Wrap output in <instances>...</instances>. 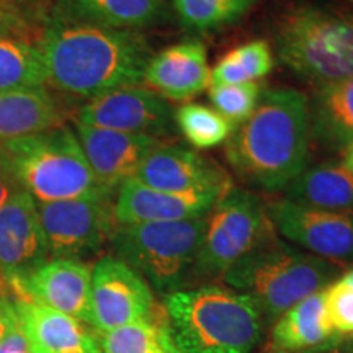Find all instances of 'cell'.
I'll return each instance as SVG.
<instances>
[{"label": "cell", "instance_id": "6da1fadb", "mask_svg": "<svg viewBox=\"0 0 353 353\" xmlns=\"http://www.w3.org/2000/svg\"><path fill=\"white\" fill-rule=\"evenodd\" d=\"M48 83L94 99L143 82L152 51L139 33L88 23L68 15L50 19L38 41Z\"/></svg>", "mask_w": 353, "mask_h": 353}, {"label": "cell", "instance_id": "7a4b0ae2", "mask_svg": "<svg viewBox=\"0 0 353 353\" xmlns=\"http://www.w3.org/2000/svg\"><path fill=\"white\" fill-rule=\"evenodd\" d=\"M311 139L307 97L291 88L265 90L226 141V157L242 182L278 192L307 167Z\"/></svg>", "mask_w": 353, "mask_h": 353}, {"label": "cell", "instance_id": "3957f363", "mask_svg": "<svg viewBox=\"0 0 353 353\" xmlns=\"http://www.w3.org/2000/svg\"><path fill=\"white\" fill-rule=\"evenodd\" d=\"M164 309L180 353H252L262 337L259 307L232 288L176 290L164 296Z\"/></svg>", "mask_w": 353, "mask_h": 353}, {"label": "cell", "instance_id": "277c9868", "mask_svg": "<svg viewBox=\"0 0 353 353\" xmlns=\"http://www.w3.org/2000/svg\"><path fill=\"white\" fill-rule=\"evenodd\" d=\"M0 167L37 203L113 195L92 170L76 131L63 125L0 144Z\"/></svg>", "mask_w": 353, "mask_h": 353}, {"label": "cell", "instance_id": "5b68a950", "mask_svg": "<svg viewBox=\"0 0 353 353\" xmlns=\"http://www.w3.org/2000/svg\"><path fill=\"white\" fill-rule=\"evenodd\" d=\"M339 272V265L286 244L270 228L223 278L252 299L260 314L278 319L301 299L327 288Z\"/></svg>", "mask_w": 353, "mask_h": 353}, {"label": "cell", "instance_id": "8992f818", "mask_svg": "<svg viewBox=\"0 0 353 353\" xmlns=\"http://www.w3.org/2000/svg\"><path fill=\"white\" fill-rule=\"evenodd\" d=\"M281 64L317 87L353 77V19L317 6L293 7L275 34Z\"/></svg>", "mask_w": 353, "mask_h": 353}, {"label": "cell", "instance_id": "52a82bcc", "mask_svg": "<svg viewBox=\"0 0 353 353\" xmlns=\"http://www.w3.org/2000/svg\"><path fill=\"white\" fill-rule=\"evenodd\" d=\"M206 216L165 223L117 224L110 237L117 259L130 265L159 293L183 290L195 265Z\"/></svg>", "mask_w": 353, "mask_h": 353}, {"label": "cell", "instance_id": "ba28073f", "mask_svg": "<svg viewBox=\"0 0 353 353\" xmlns=\"http://www.w3.org/2000/svg\"><path fill=\"white\" fill-rule=\"evenodd\" d=\"M272 228L267 208L255 193L231 187L206 214V226L192 273L224 276Z\"/></svg>", "mask_w": 353, "mask_h": 353}, {"label": "cell", "instance_id": "9c48e42d", "mask_svg": "<svg viewBox=\"0 0 353 353\" xmlns=\"http://www.w3.org/2000/svg\"><path fill=\"white\" fill-rule=\"evenodd\" d=\"M51 259L82 260L99 252L114 231L112 198L37 203Z\"/></svg>", "mask_w": 353, "mask_h": 353}, {"label": "cell", "instance_id": "30bf717a", "mask_svg": "<svg viewBox=\"0 0 353 353\" xmlns=\"http://www.w3.org/2000/svg\"><path fill=\"white\" fill-rule=\"evenodd\" d=\"M267 216L275 232L299 249L329 262L353 260V214L312 208L281 198L270 203Z\"/></svg>", "mask_w": 353, "mask_h": 353}, {"label": "cell", "instance_id": "8fae6325", "mask_svg": "<svg viewBox=\"0 0 353 353\" xmlns=\"http://www.w3.org/2000/svg\"><path fill=\"white\" fill-rule=\"evenodd\" d=\"M92 327L110 330L151 319L154 294L148 281L117 257H103L92 268Z\"/></svg>", "mask_w": 353, "mask_h": 353}, {"label": "cell", "instance_id": "7c38bea8", "mask_svg": "<svg viewBox=\"0 0 353 353\" xmlns=\"http://www.w3.org/2000/svg\"><path fill=\"white\" fill-rule=\"evenodd\" d=\"M174 117L169 100L152 88L128 85L88 100L79 110L77 123L157 138L174 130Z\"/></svg>", "mask_w": 353, "mask_h": 353}, {"label": "cell", "instance_id": "4fadbf2b", "mask_svg": "<svg viewBox=\"0 0 353 353\" xmlns=\"http://www.w3.org/2000/svg\"><path fill=\"white\" fill-rule=\"evenodd\" d=\"M48 259L37 201L19 188L0 208V280L17 290Z\"/></svg>", "mask_w": 353, "mask_h": 353}, {"label": "cell", "instance_id": "5bb4252c", "mask_svg": "<svg viewBox=\"0 0 353 353\" xmlns=\"http://www.w3.org/2000/svg\"><path fill=\"white\" fill-rule=\"evenodd\" d=\"M148 187L169 193H226L232 187L226 170L179 144H157L134 176Z\"/></svg>", "mask_w": 353, "mask_h": 353}, {"label": "cell", "instance_id": "9a60e30c", "mask_svg": "<svg viewBox=\"0 0 353 353\" xmlns=\"http://www.w3.org/2000/svg\"><path fill=\"white\" fill-rule=\"evenodd\" d=\"M15 291L19 298H28L92 324V268L82 260H48Z\"/></svg>", "mask_w": 353, "mask_h": 353}, {"label": "cell", "instance_id": "2e32d148", "mask_svg": "<svg viewBox=\"0 0 353 353\" xmlns=\"http://www.w3.org/2000/svg\"><path fill=\"white\" fill-rule=\"evenodd\" d=\"M76 134L97 179L112 192L134 179L145 156L159 144L152 136L103 130L77 121Z\"/></svg>", "mask_w": 353, "mask_h": 353}, {"label": "cell", "instance_id": "e0dca14e", "mask_svg": "<svg viewBox=\"0 0 353 353\" xmlns=\"http://www.w3.org/2000/svg\"><path fill=\"white\" fill-rule=\"evenodd\" d=\"M13 306L32 353H101L100 337L85 322L28 298Z\"/></svg>", "mask_w": 353, "mask_h": 353}, {"label": "cell", "instance_id": "ac0fdd59", "mask_svg": "<svg viewBox=\"0 0 353 353\" xmlns=\"http://www.w3.org/2000/svg\"><path fill=\"white\" fill-rule=\"evenodd\" d=\"M219 196V193L161 192L130 179L118 188L113 214L117 224L195 219L208 214Z\"/></svg>", "mask_w": 353, "mask_h": 353}, {"label": "cell", "instance_id": "d6986e66", "mask_svg": "<svg viewBox=\"0 0 353 353\" xmlns=\"http://www.w3.org/2000/svg\"><path fill=\"white\" fill-rule=\"evenodd\" d=\"M143 81L165 100L185 101L211 87L206 48L200 39H185L152 54Z\"/></svg>", "mask_w": 353, "mask_h": 353}, {"label": "cell", "instance_id": "ffe728a7", "mask_svg": "<svg viewBox=\"0 0 353 353\" xmlns=\"http://www.w3.org/2000/svg\"><path fill=\"white\" fill-rule=\"evenodd\" d=\"M63 110L46 87L0 90V144L61 126Z\"/></svg>", "mask_w": 353, "mask_h": 353}, {"label": "cell", "instance_id": "44dd1931", "mask_svg": "<svg viewBox=\"0 0 353 353\" xmlns=\"http://www.w3.org/2000/svg\"><path fill=\"white\" fill-rule=\"evenodd\" d=\"M285 195L312 208L353 214V174L335 161L306 167L286 185Z\"/></svg>", "mask_w": 353, "mask_h": 353}, {"label": "cell", "instance_id": "7402d4cb", "mask_svg": "<svg viewBox=\"0 0 353 353\" xmlns=\"http://www.w3.org/2000/svg\"><path fill=\"white\" fill-rule=\"evenodd\" d=\"M309 114L312 139L342 151L353 144V77L317 87Z\"/></svg>", "mask_w": 353, "mask_h": 353}, {"label": "cell", "instance_id": "603a6c76", "mask_svg": "<svg viewBox=\"0 0 353 353\" xmlns=\"http://www.w3.org/2000/svg\"><path fill=\"white\" fill-rule=\"evenodd\" d=\"M332 337L322 290L301 299L278 317L272 330V347L280 353L304 352L322 345Z\"/></svg>", "mask_w": 353, "mask_h": 353}, {"label": "cell", "instance_id": "cb8c5ba5", "mask_svg": "<svg viewBox=\"0 0 353 353\" xmlns=\"http://www.w3.org/2000/svg\"><path fill=\"white\" fill-rule=\"evenodd\" d=\"M64 15L114 30H131L157 25L164 20V0H65Z\"/></svg>", "mask_w": 353, "mask_h": 353}, {"label": "cell", "instance_id": "d4e9b609", "mask_svg": "<svg viewBox=\"0 0 353 353\" xmlns=\"http://www.w3.org/2000/svg\"><path fill=\"white\" fill-rule=\"evenodd\" d=\"M46 83V68L38 43L0 33V90L43 87Z\"/></svg>", "mask_w": 353, "mask_h": 353}, {"label": "cell", "instance_id": "484cf974", "mask_svg": "<svg viewBox=\"0 0 353 353\" xmlns=\"http://www.w3.org/2000/svg\"><path fill=\"white\" fill-rule=\"evenodd\" d=\"M273 52L263 39L244 43L234 48L211 69V85H232V83L257 82L272 72Z\"/></svg>", "mask_w": 353, "mask_h": 353}, {"label": "cell", "instance_id": "4316f807", "mask_svg": "<svg viewBox=\"0 0 353 353\" xmlns=\"http://www.w3.org/2000/svg\"><path fill=\"white\" fill-rule=\"evenodd\" d=\"M174 12L190 32L206 33L226 28L252 10L257 0H170Z\"/></svg>", "mask_w": 353, "mask_h": 353}, {"label": "cell", "instance_id": "83f0119b", "mask_svg": "<svg viewBox=\"0 0 353 353\" xmlns=\"http://www.w3.org/2000/svg\"><path fill=\"white\" fill-rule=\"evenodd\" d=\"M101 353H180L169 327L156 317L100 334Z\"/></svg>", "mask_w": 353, "mask_h": 353}, {"label": "cell", "instance_id": "f1b7e54d", "mask_svg": "<svg viewBox=\"0 0 353 353\" xmlns=\"http://www.w3.org/2000/svg\"><path fill=\"white\" fill-rule=\"evenodd\" d=\"M175 125L183 138L196 149H211L226 143L236 130V125L200 103H187L175 112Z\"/></svg>", "mask_w": 353, "mask_h": 353}, {"label": "cell", "instance_id": "f546056e", "mask_svg": "<svg viewBox=\"0 0 353 353\" xmlns=\"http://www.w3.org/2000/svg\"><path fill=\"white\" fill-rule=\"evenodd\" d=\"M262 85L259 82L232 83V85H211L208 99L216 112L234 125H241L257 108Z\"/></svg>", "mask_w": 353, "mask_h": 353}, {"label": "cell", "instance_id": "4dcf8cb0", "mask_svg": "<svg viewBox=\"0 0 353 353\" xmlns=\"http://www.w3.org/2000/svg\"><path fill=\"white\" fill-rule=\"evenodd\" d=\"M324 306L334 335H353V268L324 288Z\"/></svg>", "mask_w": 353, "mask_h": 353}, {"label": "cell", "instance_id": "1f68e13d", "mask_svg": "<svg viewBox=\"0 0 353 353\" xmlns=\"http://www.w3.org/2000/svg\"><path fill=\"white\" fill-rule=\"evenodd\" d=\"M0 10L20 21L25 28L50 20L46 0H0Z\"/></svg>", "mask_w": 353, "mask_h": 353}, {"label": "cell", "instance_id": "d6a6232c", "mask_svg": "<svg viewBox=\"0 0 353 353\" xmlns=\"http://www.w3.org/2000/svg\"><path fill=\"white\" fill-rule=\"evenodd\" d=\"M0 353H32L28 343H26L23 334L19 327L17 316L10 324L7 325L6 334H3L2 341H0Z\"/></svg>", "mask_w": 353, "mask_h": 353}, {"label": "cell", "instance_id": "836d02e7", "mask_svg": "<svg viewBox=\"0 0 353 353\" xmlns=\"http://www.w3.org/2000/svg\"><path fill=\"white\" fill-rule=\"evenodd\" d=\"M17 190H19V185L13 182L12 176L0 167V208L6 205V201L17 192Z\"/></svg>", "mask_w": 353, "mask_h": 353}, {"label": "cell", "instance_id": "e575fe53", "mask_svg": "<svg viewBox=\"0 0 353 353\" xmlns=\"http://www.w3.org/2000/svg\"><path fill=\"white\" fill-rule=\"evenodd\" d=\"M28 28H25L20 21L12 19L10 15H7L6 12L0 10V33L6 34H17L20 32H26Z\"/></svg>", "mask_w": 353, "mask_h": 353}, {"label": "cell", "instance_id": "d590c367", "mask_svg": "<svg viewBox=\"0 0 353 353\" xmlns=\"http://www.w3.org/2000/svg\"><path fill=\"white\" fill-rule=\"evenodd\" d=\"M15 317V306L7 296L0 293V321H8Z\"/></svg>", "mask_w": 353, "mask_h": 353}, {"label": "cell", "instance_id": "8d00e7d4", "mask_svg": "<svg viewBox=\"0 0 353 353\" xmlns=\"http://www.w3.org/2000/svg\"><path fill=\"white\" fill-rule=\"evenodd\" d=\"M343 165L347 167L348 170L353 174V144L348 145V148L343 149Z\"/></svg>", "mask_w": 353, "mask_h": 353}, {"label": "cell", "instance_id": "74e56055", "mask_svg": "<svg viewBox=\"0 0 353 353\" xmlns=\"http://www.w3.org/2000/svg\"><path fill=\"white\" fill-rule=\"evenodd\" d=\"M15 319V317H12V319H8V321H0V341H2V337H3V334H6V330H7V325L10 324V322Z\"/></svg>", "mask_w": 353, "mask_h": 353}, {"label": "cell", "instance_id": "f35d334b", "mask_svg": "<svg viewBox=\"0 0 353 353\" xmlns=\"http://www.w3.org/2000/svg\"><path fill=\"white\" fill-rule=\"evenodd\" d=\"M345 2H347V6L350 7V17L353 19V0H345Z\"/></svg>", "mask_w": 353, "mask_h": 353}]
</instances>
